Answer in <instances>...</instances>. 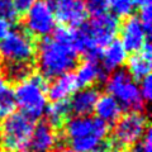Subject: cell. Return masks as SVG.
Here are the masks:
<instances>
[{"label": "cell", "mask_w": 152, "mask_h": 152, "mask_svg": "<svg viewBox=\"0 0 152 152\" xmlns=\"http://www.w3.org/2000/svg\"><path fill=\"white\" fill-rule=\"evenodd\" d=\"M128 152H152V136L151 131L147 129L143 137L136 145L129 147Z\"/></svg>", "instance_id": "25"}, {"label": "cell", "mask_w": 152, "mask_h": 152, "mask_svg": "<svg viewBox=\"0 0 152 152\" xmlns=\"http://www.w3.org/2000/svg\"><path fill=\"white\" fill-rule=\"evenodd\" d=\"M140 91L142 95V99L145 100V103L150 102V99L152 96V79L151 76H146L143 80H141V85H140Z\"/></svg>", "instance_id": "26"}, {"label": "cell", "mask_w": 152, "mask_h": 152, "mask_svg": "<svg viewBox=\"0 0 152 152\" xmlns=\"http://www.w3.org/2000/svg\"><path fill=\"white\" fill-rule=\"evenodd\" d=\"M121 31V45L124 47L127 52H136L141 51L146 43L150 42V36L146 33L145 28L142 27L138 18L129 17L124 19L119 28Z\"/></svg>", "instance_id": "11"}, {"label": "cell", "mask_w": 152, "mask_h": 152, "mask_svg": "<svg viewBox=\"0 0 152 152\" xmlns=\"http://www.w3.org/2000/svg\"><path fill=\"white\" fill-rule=\"evenodd\" d=\"M57 18L51 0H36L24 17L27 33L36 37H48L56 29Z\"/></svg>", "instance_id": "8"}, {"label": "cell", "mask_w": 152, "mask_h": 152, "mask_svg": "<svg viewBox=\"0 0 152 152\" xmlns=\"http://www.w3.org/2000/svg\"><path fill=\"white\" fill-rule=\"evenodd\" d=\"M127 53L124 47L121 45V42L113 41L104 48L100 53V65L105 72H114L127 62Z\"/></svg>", "instance_id": "17"}, {"label": "cell", "mask_w": 152, "mask_h": 152, "mask_svg": "<svg viewBox=\"0 0 152 152\" xmlns=\"http://www.w3.org/2000/svg\"><path fill=\"white\" fill-rule=\"evenodd\" d=\"M3 71V65H1V60H0V72Z\"/></svg>", "instance_id": "31"}, {"label": "cell", "mask_w": 152, "mask_h": 152, "mask_svg": "<svg viewBox=\"0 0 152 152\" xmlns=\"http://www.w3.org/2000/svg\"><path fill=\"white\" fill-rule=\"evenodd\" d=\"M109 9L112 10V15L115 18L127 19L132 17L136 8L134 0H108Z\"/></svg>", "instance_id": "21"}, {"label": "cell", "mask_w": 152, "mask_h": 152, "mask_svg": "<svg viewBox=\"0 0 152 152\" xmlns=\"http://www.w3.org/2000/svg\"><path fill=\"white\" fill-rule=\"evenodd\" d=\"M99 152H121V151L117 150V148H107V150H102Z\"/></svg>", "instance_id": "30"}, {"label": "cell", "mask_w": 152, "mask_h": 152, "mask_svg": "<svg viewBox=\"0 0 152 152\" xmlns=\"http://www.w3.org/2000/svg\"><path fill=\"white\" fill-rule=\"evenodd\" d=\"M55 152H76V151H74L72 148H70V147H64V148H58V150H56Z\"/></svg>", "instance_id": "29"}, {"label": "cell", "mask_w": 152, "mask_h": 152, "mask_svg": "<svg viewBox=\"0 0 152 152\" xmlns=\"http://www.w3.org/2000/svg\"><path fill=\"white\" fill-rule=\"evenodd\" d=\"M118 31V19L112 14L93 17L74 31L76 50L88 56H98L114 41Z\"/></svg>", "instance_id": "3"}, {"label": "cell", "mask_w": 152, "mask_h": 152, "mask_svg": "<svg viewBox=\"0 0 152 152\" xmlns=\"http://www.w3.org/2000/svg\"><path fill=\"white\" fill-rule=\"evenodd\" d=\"M32 66L31 65H8L7 66V76L9 80L20 81L28 75H31Z\"/></svg>", "instance_id": "23"}, {"label": "cell", "mask_w": 152, "mask_h": 152, "mask_svg": "<svg viewBox=\"0 0 152 152\" xmlns=\"http://www.w3.org/2000/svg\"><path fill=\"white\" fill-rule=\"evenodd\" d=\"M152 65V56H151V45L150 42L141 51L136 52L128 60V71L127 74L133 80H143L146 76L150 75Z\"/></svg>", "instance_id": "16"}, {"label": "cell", "mask_w": 152, "mask_h": 152, "mask_svg": "<svg viewBox=\"0 0 152 152\" xmlns=\"http://www.w3.org/2000/svg\"><path fill=\"white\" fill-rule=\"evenodd\" d=\"M19 13L14 5L13 0H0V18L13 22L18 18Z\"/></svg>", "instance_id": "24"}, {"label": "cell", "mask_w": 152, "mask_h": 152, "mask_svg": "<svg viewBox=\"0 0 152 152\" xmlns=\"http://www.w3.org/2000/svg\"><path fill=\"white\" fill-rule=\"evenodd\" d=\"M77 56L74 29L65 27L55 29L52 36L43 38L36 47L38 70L41 76L48 79L71 72L77 62Z\"/></svg>", "instance_id": "1"}, {"label": "cell", "mask_w": 152, "mask_h": 152, "mask_svg": "<svg viewBox=\"0 0 152 152\" xmlns=\"http://www.w3.org/2000/svg\"><path fill=\"white\" fill-rule=\"evenodd\" d=\"M108 134V126L96 117L75 115L65 122V138L76 152H99Z\"/></svg>", "instance_id": "2"}, {"label": "cell", "mask_w": 152, "mask_h": 152, "mask_svg": "<svg viewBox=\"0 0 152 152\" xmlns=\"http://www.w3.org/2000/svg\"><path fill=\"white\" fill-rule=\"evenodd\" d=\"M94 112L96 114L98 119H100L107 126L114 124L123 115V109L119 105V103L109 94L99 95Z\"/></svg>", "instance_id": "18"}, {"label": "cell", "mask_w": 152, "mask_h": 152, "mask_svg": "<svg viewBox=\"0 0 152 152\" xmlns=\"http://www.w3.org/2000/svg\"><path fill=\"white\" fill-rule=\"evenodd\" d=\"M147 127V118L142 112H129L114 123L113 141L119 147H131L143 137Z\"/></svg>", "instance_id": "9"}, {"label": "cell", "mask_w": 152, "mask_h": 152, "mask_svg": "<svg viewBox=\"0 0 152 152\" xmlns=\"http://www.w3.org/2000/svg\"><path fill=\"white\" fill-rule=\"evenodd\" d=\"M98 98H99V93L93 86L83 88L81 90H77L71 96L69 102L70 112H72L77 117L90 115L94 112Z\"/></svg>", "instance_id": "15"}, {"label": "cell", "mask_w": 152, "mask_h": 152, "mask_svg": "<svg viewBox=\"0 0 152 152\" xmlns=\"http://www.w3.org/2000/svg\"><path fill=\"white\" fill-rule=\"evenodd\" d=\"M86 13L91 14L93 17H99L107 14L109 10L108 0H81Z\"/></svg>", "instance_id": "22"}, {"label": "cell", "mask_w": 152, "mask_h": 152, "mask_svg": "<svg viewBox=\"0 0 152 152\" xmlns=\"http://www.w3.org/2000/svg\"><path fill=\"white\" fill-rule=\"evenodd\" d=\"M134 3H136V7H138L140 9L151 7V0H134Z\"/></svg>", "instance_id": "28"}, {"label": "cell", "mask_w": 152, "mask_h": 152, "mask_svg": "<svg viewBox=\"0 0 152 152\" xmlns=\"http://www.w3.org/2000/svg\"><path fill=\"white\" fill-rule=\"evenodd\" d=\"M98 56H88L76 69L75 79L79 88H89L93 84L100 81L105 77V71L96 58Z\"/></svg>", "instance_id": "13"}, {"label": "cell", "mask_w": 152, "mask_h": 152, "mask_svg": "<svg viewBox=\"0 0 152 152\" xmlns=\"http://www.w3.org/2000/svg\"><path fill=\"white\" fill-rule=\"evenodd\" d=\"M53 10L57 20L70 27H79L85 22L86 10L81 0H53Z\"/></svg>", "instance_id": "12"}, {"label": "cell", "mask_w": 152, "mask_h": 152, "mask_svg": "<svg viewBox=\"0 0 152 152\" xmlns=\"http://www.w3.org/2000/svg\"><path fill=\"white\" fill-rule=\"evenodd\" d=\"M58 133L47 122L38 123L28 140L23 152H55L58 146Z\"/></svg>", "instance_id": "10"}, {"label": "cell", "mask_w": 152, "mask_h": 152, "mask_svg": "<svg viewBox=\"0 0 152 152\" xmlns=\"http://www.w3.org/2000/svg\"><path fill=\"white\" fill-rule=\"evenodd\" d=\"M108 94L119 103L122 109L129 112H142L146 103L142 99L140 85L124 70H117L107 79Z\"/></svg>", "instance_id": "6"}, {"label": "cell", "mask_w": 152, "mask_h": 152, "mask_svg": "<svg viewBox=\"0 0 152 152\" xmlns=\"http://www.w3.org/2000/svg\"><path fill=\"white\" fill-rule=\"evenodd\" d=\"M14 107H15L14 89L5 80L0 79V117H7L8 114L13 113Z\"/></svg>", "instance_id": "20"}, {"label": "cell", "mask_w": 152, "mask_h": 152, "mask_svg": "<svg viewBox=\"0 0 152 152\" xmlns=\"http://www.w3.org/2000/svg\"><path fill=\"white\" fill-rule=\"evenodd\" d=\"M12 31H13L12 22L7 20V19L0 18V39H1V38H4L5 36H8Z\"/></svg>", "instance_id": "27"}, {"label": "cell", "mask_w": 152, "mask_h": 152, "mask_svg": "<svg viewBox=\"0 0 152 152\" xmlns=\"http://www.w3.org/2000/svg\"><path fill=\"white\" fill-rule=\"evenodd\" d=\"M70 113L69 102H52V104L47 107L45 114L48 121L47 123L52 127H57L64 124Z\"/></svg>", "instance_id": "19"}, {"label": "cell", "mask_w": 152, "mask_h": 152, "mask_svg": "<svg viewBox=\"0 0 152 152\" xmlns=\"http://www.w3.org/2000/svg\"><path fill=\"white\" fill-rule=\"evenodd\" d=\"M15 105L20 109V113L26 114L33 121L45 115L48 107L47 96V84L43 76L28 75L20 81H18L14 89Z\"/></svg>", "instance_id": "4"}, {"label": "cell", "mask_w": 152, "mask_h": 152, "mask_svg": "<svg viewBox=\"0 0 152 152\" xmlns=\"http://www.w3.org/2000/svg\"><path fill=\"white\" fill-rule=\"evenodd\" d=\"M36 56V43L23 29H13L0 39V58L8 65H31Z\"/></svg>", "instance_id": "7"}, {"label": "cell", "mask_w": 152, "mask_h": 152, "mask_svg": "<svg viewBox=\"0 0 152 152\" xmlns=\"http://www.w3.org/2000/svg\"><path fill=\"white\" fill-rule=\"evenodd\" d=\"M79 85L76 83L75 75L67 72L52 79L47 86V96L52 102H67L77 91Z\"/></svg>", "instance_id": "14"}, {"label": "cell", "mask_w": 152, "mask_h": 152, "mask_svg": "<svg viewBox=\"0 0 152 152\" xmlns=\"http://www.w3.org/2000/svg\"><path fill=\"white\" fill-rule=\"evenodd\" d=\"M34 126V121L20 112L8 114L0 124V145L7 152H23Z\"/></svg>", "instance_id": "5"}]
</instances>
